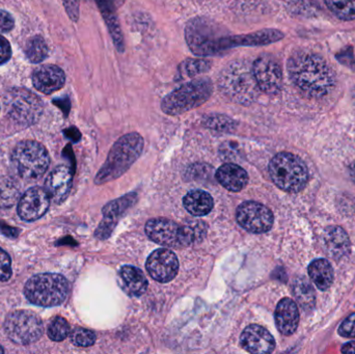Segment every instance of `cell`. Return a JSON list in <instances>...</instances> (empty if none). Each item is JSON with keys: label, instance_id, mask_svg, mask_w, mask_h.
<instances>
[{"label": "cell", "instance_id": "cell-36", "mask_svg": "<svg viewBox=\"0 0 355 354\" xmlns=\"http://www.w3.org/2000/svg\"><path fill=\"white\" fill-rule=\"evenodd\" d=\"M12 276V261L6 251L0 249V282H8Z\"/></svg>", "mask_w": 355, "mask_h": 354}, {"label": "cell", "instance_id": "cell-25", "mask_svg": "<svg viewBox=\"0 0 355 354\" xmlns=\"http://www.w3.org/2000/svg\"><path fill=\"white\" fill-rule=\"evenodd\" d=\"M121 285L127 294L139 297L147 291L148 280L139 268L125 265L120 269Z\"/></svg>", "mask_w": 355, "mask_h": 354}, {"label": "cell", "instance_id": "cell-19", "mask_svg": "<svg viewBox=\"0 0 355 354\" xmlns=\"http://www.w3.org/2000/svg\"><path fill=\"white\" fill-rule=\"evenodd\" d=\"M72 178L69 166H60L52 170L45 183V191L52 202L60 204L67 199L72 187Z\"/></svg>", "mask_w": 355, "mask_h": 354}, {"label": "cell", "instance_id": "cell-30", "mask_svg": "<svg viewBox=\"0 0 355 354\" xmlns=\"http://www.w3.org/2000/svg\"><path fill=\"white\" fill-rule=\"evenodd\" d=\"M20 197V187L10 177L0 178V208L12 207Z\"/></svg>", "mask_w": 355, "mask_h": 354}, {"label": "cell", "instance_id": "cell-29", "mask_svg": "<svg viewBox=\"0 0 355 354\" xmlns=\"http://www.w3.org/2000/svg\"><path fill=\"white\" fill-rule=\"evenodd\" d=\"M212 62L204 57L187 58L178 67L177 81L191 79L198 75L209 72L212 68Z\"/></svg>", "mask_w": 355, "mask_h": 354}, {"label": "cell", "instance_id": "cell-9", "mask_svg": "<svg viewBox=\"0 0 355 354\" xmlns=\"http://www.w3.org/2000/svg\"><path fill=\"white\" fill-rule=\"evenodd\" d=\"M12 161L21 178L37 180L49 168L50 158L43 145L33 141H21L12 152Z\"/></svg>", "mask_w": 355, "mask_h": 354}, {"label": "cell", "instance_id": "cell-10", "mask_svg": "<svg viewBox=\"0 0 355 354\" xmlns=\"http://www.w3.org/2000/svg\"><path fill=\"white\" fill-rule=\"evenodd\" d=\"M6 114L23 126L35 124L43 114V102L35 94L22 87H15L4 96Z\"/></svg>", "mask_w": 355, "mask_h": 354}, {"label": "cell", "instance_id": "cell-42", "mask_svg": "<svg viewBox=\"0 0 355 354\" xmlns=\"http://www.w3.org/2000/svg\"><path fill=\"white\" fill-rule=\"evenodd\" d=\"M54 104L60 106L62 110L64 112V114H68L69 110H70L71 103L70 100L69 99H62V100H54Z\"/></svg>", "mask_w": 355, "mask_h": 354}, {"label": "cell", "instance_id": "cell-11", "mask_svg": "<svg viewBox=\"0 0 355 354\" xmlns=\"http://www.w3.org/2000/svg\"><path fill=\"white\" fill-rule=\"evenodd\" d=\"M41 318L31 311H16L6 317L4 330L10 341L19 345L37 342L43 335Z\"/></svg>", "mask_w": 355, "mask_h": 354}, {"label": "cell", "instance_id": "cell-38", "mask_svg": "<svg viewBox=\"0 0 355 354\" xmlns=\"http://www.w3.org/2000/svg\"><path fill=\"white\" fill-rule=\"evenodd\" d=\"M67 14L70 17L73 22L79 20V8H80V0H62Z\"/></svg>", "mask_w": 355, "mask_h": 354}, {"label": "cell", "instance_id": "cell-14", "mask_svg": "<svg viewBox=\"0 0 355 354\" xmlns=\"http://www.w3.org/2000/svg\"><path fill=\"white\" fill-rule=\"evenodd\" d=\"M146 267L154 280L168 283L177 276L179 261L175 253L170 249H158L149 256Z\"/></svg>", "mask_w": 355, "mask_h": 354}, {"label": "cell", "instance_id": "cell-23", "mask_svg": "<svg viewBox=\"0 0 355 354\" xmlns=\"http://www.w3.org/2000/svg\"><path fill=\"white\" fill-rule=\"evenodd\" d=\"M275 324L277 330L284 336H292L300 324V311L293 299H282L275 309Z\"/></svg>", "mask_w": 355, "mask_h": 354}, {"label": "cell", "instance_id": "cell-27", "mask_svg": "<svg viewBox=\"0 0 355 354\" xmlns=\"http://www.w3.org/2000/svg\"><path fill=\"white\" fill-rule=\"evenodd\" d=\"M308 274L317 288L327 291L334 283V269L331 264L325 259H316L309 265Z\"/></svg>", "mask_w": 355, "mask_h": 354}, {"label": "cell", "instance_id": "cell-4", "mask_svg": "<svg viewBox=\"0 0 355 354\" xmlns=\"http://www.w3.org/2000/svg\"><path fill=\"white\" fill-rule=\"evenodd\" d=\"M218 85L221 93L235 103L248 106L259 95L258 83L252 67L246 60H234L225 64L219 73Z\"/></svg>", "mask_w": 355, "mask_h": 354}, {"label": "cell", "instance_id": "cell-44", "mask_svg": "<svg viewBox=\"0 0 355 354\" xmlns=\"http://www.w3.org/2000/svg\"><path fill=\"white\" fill-rule=\"evenodd\" d=\"M342 353L345 354H355V341H352V342L346 343L341 349Z\"/></svg>", "mask_w": 355, "mask_h": 354}, {"label": "cell", "instance_id": "cell-7", "mask_svg": "<svg viewBox=\"0 0 355 354\" xmlns=\"http://www.w3.org/2000/svg\"><path fill=\"white\" fill-rule=\"evenodd\" d=\"M268 170L273 183L286 193H300L308 183V168L302 158L294 154H277L271 159Z\"/></svg>", "mask_w": 355, "mask_h": 354}, {"label": "cell", "instance_id": "cell-6", "mask_svg": "<svg viewBox=\"0 0 355 354\" xmlns=\"http://www.w3.org/2000/svg\"><path fill=\"white\" fill-rule=\"evenodd\" d=\"M213 83L207 77L193 79L162 99L160 107L168 116H180L206 103L213 94Z\"/></svg>", "mask_w": 355, "mask_h": 354}, {"label": "cell", "instance_id": "cell-21", "mask_svg": "<svg viewBox=\"0 0 355 354\" xmlns=\"http://www.w3.org/2000/svg\"><path fill=\"white\" fill-rule=\"evenodd\" d=\"M323 247L329 257L339 261L349 255L352 242L343 228L331 226L325 229L323 233Z\"/></svg>", "mask_w": 355, "mask_h": 354}, {"label": "cell", "instance_id": "cell-31", "mask_svg": "<svg viewBox=\"0 0 355 354\" xmlns=\"http://www.w3.org/2000/svg\"><path fill=\"white\" fill-rule=\"evenodd\" d=\"M48 51L49 49L47 44L41 35H35L27 41L25 53L27 58L33 64L43 62L48 56Z\"/></svg>", "mask_w": 355, "mask_h": 354}, {"label": "cell", "instance_id": "cell-34", "mask_svg": "<svg viewBox=\"0 0 355 354\" xmlns=\"http://www.w3.org/2000/svg\"><path fill=\"white\" fill-rule=\"evenodd\" d=\"M70 334V326L62 317H55L48 328V337L54 342L64 341Z\"/></svg>", "mask_w": 355, "mask_h": 354}, {"label": "cell", "instance_id": "cell-17", "mask_svg": "<svg viewBox=\"0 0 355 354\" xmlns=\"http://www.w3.org/2000/svg\"><path fill=\"white\" fill-rule=\"evenodd\" d=\"M125 1L126 0H95L108 31L112 35L114 47L118 51H124L126 48L124 33L118 18V10L122 8Z\"/></svg>", "mask_w": 355, "mask_h": 354}, {"label": "cell", "instance_id": "cell-35", "mask_svg": "<svg viewBox=\"0 0 355 354\" xmlns=\"http://www.w3.org/2000/svg\"><path fill=\"white\" fill-rule=\"evenodd\" d=\"M71 341L78 347L93 346L96 342V335L92 330L77 328L71 334Z\"/></svg>", "mask_w": 355, "mask_h": 354}, {"label": "cell", "instance_id": "cell-26", "mask_svg": "<svg viewBox=\"0 0 355 354\" xmlns=\"http://www.w3.org/2000/svg\"><path fill=\"white\" fill-rule=\"evenodd\" d=\"M184 207L193 216H205L212 211L214 201L210 193L196 189L184 197Z\"/></svg>", "mask_w": 355, "mask_h": 354}, {"label": "cell", "instance_id": "cell-12", "mask_svg": "<svg viewBox=\"0 0 355 354\" xmlns=\"http://www.w3.org/2000/svg\"><path fill=\"white\" fill-rule=\"evenodd\" d=\"M236 218L244 230L254 234L268 232L275 222V216L268 207L252 201L244 202L237 208Z\"/></svg>", "mask_w": 355, "mask_h": 354}, {"label": "cell", "instance_id": "cell-3", "mask_svg": "<svg viewBox=\"0 0 355 354\" xmlns=\"http://www.w3.org/2000/svg\"><path fill=\"white\" fill-rule=\"evenodd\" d=\"M229 35V29L207 17L190 19L185 26L186 43L192 53L200 57L225 53L223 41Z\"/></svg>", "mask_w": 355, "mask_h": 354}, {"label": "cell", "instance_id": "cell-1", "mask_svg": "<svg viewBox=\"0 0 355 354\" xmlns=\"http://www.w3.org/2000/svg\"><path fill=\"white\" fill-rule=\"evenodd\" d=\"M287 66L291 80L306 95L323 97L335 87V72L318 54L295 52L290 56Z\"/></svg>", "mask_w": 355, "mask_h": 354}, {"label": "cell", "instance_id": "cell-41", "mask_svg": "<svg viewBox=\"0 0 355 354\" xmlns=\"http://www.w3.org/2000/svg\"><path fill=\"white\" fill-rule=\"evenodd\" d=\"M0 233L3 234L4 236L12 237L15 238L18 235V229L10 228V227L6 226V224H0Z\"/></svg>", "mask_w": 355, "mask_h": 354}, {"label": "cell", "instance_id": "cell-18", "mask_svg": "<svg viewBox=\"0 0 355 354\" xmlns=\"http://www.w3.org/2000/svg\"><path fill=\"white\" fill-rule=\"evenodd\" d=\"M137 193H129L121 199L110 202L103 208L104 220L96 232V236L99 239L108 238L114 227L118 224L119 218L127 211L137 201Z\"/></svg>", "mask_w": 355, "mask_h": 354}, {"label": "cell", "instance_id": "cell-45", "mask_svg": "<svg viewBox=\"0 0 355 354\" xmlns=\"http://www.w3.org/2000/svg\"><path fill=\"white\" fill-rule=\"evenodd\" d=\"M348 170H349L350 178H352V180L355 183V161L350 164Z\"/></svg>", "mask_w": 355, "mask_h": 354}, {"label": "cell", "instance_id": "cell-15", "mask_svg": "<svg viewBox=\"0 0 355 354\" xmlns=\"http://www.w3.org/2000/svg\"><path fill=\"white\" fill-rule=\"evenodd\" d=\"M50 197L41 187L28 189L19 200L18 214L23 220L35 222L49 209Z\"/></svg>", "mask_w": 355, "mask_h": 354}, {"label": "cell", "instance_id": "cell-40", "mask_svg": "<svg viewBox=\"0 0 355 354\" xmlns=\"http://www.w3.org/2000/svg\"><path fill=\"white\" fill-rule=\"evenodd\" d=\"M12 55V49H10V43L6 37L0 35V64L8 62Z\"/></svg>", "mask_w": 355, "mask_h": 354}, {"label": "cell", "instance_id": "cell-13", "mask_svg": "<svg viewBox=\"0 0 355 354\" xmlns=\"http://www.w3.org/2000/svg\"><path fill=\"white\" fill-rule=\"evenodd\" d=\"M252 72L259 89L268 95H277L283 87V72L272 56L263 55L252 64Z\"/></svg>", "mask_w": 355, "mask_h": 354}, {"label": "cell", "instance_id": "cell-47", "mask_svg": "<svg viewBox=\"0 0 355 354\" xmlns=\"http://www.w3.org/2000/svg\"><path fill=\"white\" fill-rule=\"evenodd\" d=\"M354 101H355V91L354 93Z\"/></svg>", "mask_w": 355, "mask_h": 354}, {"label": "cell", "instance_id": "cell-20", "mask_svg": "<svg viewBox=\"0 0 355 354\" xmlns=\"http://www.w3.org/2000/svg\"><path fill=\"white\" fill-rule=\"evenodd\" d=\"M33 83L35 89L49 95L64 87L66 75L60 67L45 64L35 69L33 74Z\"/></svg>", "mask_w": 355, "mask_h": 354}, {"label": "cell", "instance_id": "cell-43", "mask_svg": "<svg viewBox=\"0 0 355 354\" xmlns=\"http://www.w3.org/2000/svg\"><path fill=\"white\" fill-rule=\"evenodd\" d=\"M64 133H66L67 136L70 137L73 141H77L80 139V132H79L76 128H74V127L67 129V130L64 131Z\"/></svg>", "mask_w": 355, "mask_h": 354}, {"label": "cell", "instance_id": "cell-28", "mask_svg": "<svg viewBox=\"0 0 355 354\" xmlns=\"http://www.w3.org/2000/svg\"><path fill=\"white\" fill-rule=\"evenodd\" d=\"M293 294L304 312H312L316 305V293L308 278L298 276L294 281Z\"/></svg>", "mask_w": 355, "mask_h": 354}, {"label": "cell", "instance_id": "cell-5", "mask_svg": "<svg viewBox=\"0 0 355 354\" xmlns=\"http://www.w3.org/2000/svg\"><path fill=\"white\" fill-rule=\"evenodd\" d=\"M144 145L139 133H129L118 139L95 178L96 184L110 182L125 174L143 153Z\"/></svg>", "mask_w": 355, "mask_h": 354}, {"label": "cell", "instance_id": "cell-2", "mask_svg": "<svg viewBox=\"0 0 355 354\" xmlns=\"http://www.w3.org/2000/svg\"><path fill=\"white\" fill-rule=\"evenodd\" d=\"M207 224L202 220H189L179 224L168 218H153L146 224V234L157 245L168 247H189L200 242L207 234Z\"/></svg>", "mask_w": 355, "mask_h": 354}, {"label": "cell", "instance_id": "cell-33", "mask_svg": "<svg viewBox=\"0 0 355 354\" xmlns=\"http://www.w3.org/2000/svg\"><path fill=\"white\" fill-rule=\"evenodd\" d=\"M325 3L340 19L354 20L355 0H325Z\"/></svg>", "mask_w": 355, "mask_h": 354}, {"label": "cell", "instance_id": "cell-32", "mask_svg": "<svg viewBox=\"0 0 355 354\" xmlns=\"http://www.w3.org/2000/svg\"><path fill=\"white\" fill-rule=\"evenodd\" d=\"M204 125L207 128L219 132H231L236 128L235 121L221 114H210L205 116Z\"/></svg>", "mask_w": 355, "mask_h": 354}, {"label": "cell", "instance_id": "cell-8", "mask_svg": "<svg viewBox=\"0 0 355 354\" xmlns=\"http://www.w3.org/2000/svg\"><path fill=\"white\" fill-rule=\"evenodd\" d=\"M24 293L26 299L33 305L55 307L66 301L69 293V283L60 274H37L26 283Z\"/></svg>", "mask_w": 355, "mask_h": 354}, {"label": "cell", "instance_id": "cell-39", "mask_svg": "<svg viewBox=\"0 0 355 354\" xmlns=\"http://www.w3.org/2000/svg\"><path fill=\"white\" fill-rule=\"evenodd\" d=\"M15 20L6 10H0V33H8L14 28Z\"/></svg>", "mask_w": 355, "mask_h": 354}, {"label": "cell", "instance_id": "cell-46", "mask_svg": "<svg viewBox=\"0 0 355 354\" xmlns=\"http://www.w3.org/2000/svg\"><path fill=\"white\" fill-rule=\"evenodd\" d=\"M4 353L3 348H2L1 346H0V354Z\"/></svg>", "mask_w": 355, "mask_h": 354}, {"label": "cell", "instance_id": "cell-24", "mask_svg": "<svg viewBox=\"0 0 355 354\" xmlns=\"http://www.w3.org/2000/svg\"><path fill=\"white\" fill-rule=\"evenodd\" d=\"M216 179L221 186L232 193H239L248 183V175L244 168L235 163H225L217 170Z\"/></svg>", "mask_w": 355, "mask_h": 354}, {"label": "cell", "instance_id": "cell-16", "mask_svg": "<svg viewBox=\"0 0 355 354\" xmlns=\"http://www.w3.org/2000/svg\"><path fill=\"white\" fill-rule=\"evenodd\" d=\"M240 344L248 353L252 354L272 353L275 349L272 335L258 324L248 326L242 332Z\"/></svg>", "mask_w": 355, "mask_h": 354}, {"label": "cell", "instance_id": "cell-22", "mask_svg": "<svg viewBox=\"0 0 355 354\" xmlns=\"http://www.w3.org/2000/svg\"><path fill=\"white\" fill-rule=\"evenodd\" d=\"M284 39V33L277 29L269 28L245 35H231L227 42L229 50L238 47H258L277 43Z\"/></svg>", "mask_w": 355, "mask_h": 354}, {"label": "cell", "instance_id": "cell-37", "mask_svg": "<svg viewBox=\"0 0 355 354\" xmlns=\"http://www.w3.org/2000/svg\"><path fill=\"white\" fill-rule=\"evenodd\" d=\"M338 332L344 338H355V313L342 322Z\"/></svg>", "mask_w": 355, "mask_h": 354}]
</instances>
